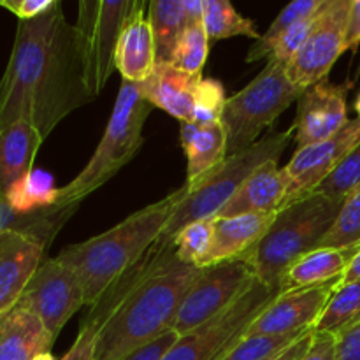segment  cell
I'll return each instance as SVG.
<instances>
[{
    "instance_id": "10",
    "label": "cell",
    "mask_w": 360,
    "mask_h": 360,
    "mask_svg": "<svg viewBox=\"0 0 360 360\" xmlns=\"http://www.w3.org/2000/svg\"><path fill=\"white\" fill-rule=\"evenodd\" d=\"M255 281V273L241 259L200 267L199 276L188 288L176 313L172 329L183 336L217 319L236 304Z\"/></svg>"
},
{
    "instance_id": "32",
    "label": "cell",
    "mask_w": 360,
    "mask_h": 360,
    "mask_svg": "<svg viewBox=\"0 0 360 360\" xmlns=\"http://www.w3.org/2000/svg\"><path fill=\"white\" fill-rule=\"evenodd\" d=\"M320 246L327 248L360 246V185L345 199L333 229L327 232Z\"/></svg>"
},
{
    "instance_id": "2",
    "label": "cell",
    "mask_w": 360,
    "mask_h": 360,
    "mask_svg": "<svg viewBox=\"0 0 360 360\" xmlns=\"http://www.w3.org/2000/svg\"><path fill=\"white\" fill-rule=\"evenodd\" d=\"M200 267L181 262L174 246H151L95 304L108 313L97 336V360H120L150 343L172 322Z\"/></svg>"
},
{
    "instance_id": "46",
    "label": "cell",
    "mask_w": 360,
    "mask_h": 360,
    "mask_svg": "<svg viewBox=\"0 0 360 360\" xmlns=\"http://www.w3.org/2000/svg\"><path fill=\"white\" fill-rule=\"evenodd\" d=\"M32 360H56V359H55V355L51 354V352H44V354L35 355V357Z\"/></svg>"
},
{
    "instance_id": "44",
    "label": "cell",
    "mask_w": 360,
    "mask_h": 360,
    "mask_svg": "<svg viewBox=\"0 0 360 360\" xmlns=\"http://www.w3.org/2000/svg\"><path fill=\"white\" fill-rule=\"evenodd\" d=\"M311 336H313V329L308 330L306 334H302L299 340H295L294 343L288 345L287 348H283L281 352H278V354L271 355L269 359L266 360H301L302 355L306 354V350H308L309 343H311Z\"/></svg>"
},
{
    "instance_id": "8",
    "label": "cell",
    "mask_w": 360,
    "mask_h": 360,
    "mask_svg": "<svg viewBox=\"0 0 360 360\" xmlns=\"http://www.w3.org/2000/svg\"><path fill=\"white\" fill-rule=\"evenodd\" d=\"M137 0H81L77 4L76 28L84 77L91 98L104 90L116 70L115 56L120 34Z\"/></svg>"
},
{
    "instance_id": "42",
    "label": "cell",
    "mask_w": 360,
    "mask_h": 360,
    "mask_svg": "<svg viewBox=\"0 0 360 360\" xmlns=\"http://www.w3.org/2000/svg\"><path fill=\"white\" fill-rule=\"evenodd\" d=\"M336 360H360V322L336 336Z\"/></svg>"
},
{
    "instance_id": "37",
    "label": "cell",
    "mask_w": 360,
    "mask_h": 360,
    "mask_svg": "<svg viewBox=\"0 0 360 360\" xmlns=\"http://www.w3.org/2000/svg\"><path fill=\"white\" fill-rule=\"evenodd\" d=\"M224 84L213 77H202L195 95V123L221 122L224 108L227 104Z\"/></svg>"
},
{
    "instance_id": "22",
    "label": "cell",
    "mask_w": 360,
    "mask_h": 360,
    "mask_svg": "<svg viewBox=\"0 0 360 360\" xmlns=\"http://www.w3.org/2000/svg\"><path fill=\"white\" fill-rule=\"evenodd\" d=\"M179 139L186 155L188 186L206 178L227 158V132L221 122L183 123Z\"/></svg>"
},
{
    "instance_id": "1",
    "label": "cell",
    "mask_w": 360,
    "mask_h": 360,
    "mask_svg": "<svg viewBox=\"0 0 360 360\" xmlns=\"http://www.w3.org/2000/svg\"><path fill=\"white\" fill-rule=\"evenodd\" d=\"M76 28L62 2L42 16L18 21L9 63L0 79V127L28 122L42 137L91 102Z\"/></svg>"
},
{
    "instance_id": "30",
    "label": "cell",
    "mask_w": 360,
    "mask_h": 360,
    "mask_svg": "<svg viewBox=\"0 0 360 360\" xmlns=\"http://www.w3.org/2000/svg\"><path fill=\"white\" fill-rule=\"evenodd\" d=\"M323 2H326V0H295V2L288 4V6L278 14L276 20L271 23V27L253 42L248 55H246V62L253 63L259 62V60L269 58L271 51H273L278 39H280L292 25L301 21L302 18L309 16V14L316 13V11L322 7Z\"/></svg>"
},
{
    "instance_id": "15",
    "label": "cell",
    "mask_w": 360,
    "mask_h": 360,
    "mask_svg": "<svg viewBox=\"0 0 360 360\" xmlns=\"http://www.w3.org/2000/svg\"><path fill=\"white\" fill-rule=\"evenodd\" d=\"M348 88V84L340 86L323 79L302 91L292 125L297 150L330 139L347 125L350 120L347 108Z\"/></svg>"
},
{
    "instance_id": "33",
    "label": "cell",
    "mask_w": 360,
    "mask_h": 360,
    "mask_svg": "<svg viewBox=\"0 0 360 360\" xmlns=\"http://www.w3.org/2000/svg\"><path fill=\"white\" fill-rule=\"evenodd\" d=\"M213 239V220L192 221L174 238V252L181 262L199 267Z\"/></svg>"
},
{
    "instance_id": "11",
    "label": "cell",
    "mask_w": 360,
    "mask_h": 360,
    "mask_svg": "<svg viewBox=\"0 0 360 360\" xmlns=\"http://www.w3.org/2000/svg\"><path fill=\"white\" fill-rule=\"evenodd\" d=\"M18 304L34 313L56 341L70 316L86 306V301L77 274L53 257L39 266Z\"/></svg>"
},
{
    "instance_id": "36",
    "label": "cell",
    "mask_w": 360,
    "mask_h": 360,
    "mask_svg": "<svg viewBox=\"0 0 360 360\" xmlns=\"http://www.w3.org/2000/svg\"><path fill=\"white\" fill-rule=\"evenodd\" d=\"M320 11H322V7H320L316 13L309 14V16L302 18L301 21H297V23L292 25V27L288 28V30L285 32L280 39H278L276 44H274L273 51H271L269 58L267 60H273V62H278V63H281V65L288 67V63H290L292 60L297 56V53L301 51L302 46H304V42L308 41L309 34L313 32L316 20H319V16H320Z\"/></svg>"
},
{
    "instance_id": "9",
    "label": "cell",
    "mask_w": 360,
    "mask_h": 360,
    "mask_svg": "<svg viewBox=\"0 0 360 360\" xmlns=\"http://www.w3.org/2000/svg\"><path fill=\"white\" fill-rule=\"evenodd\" d=\"M280 295L259 280L236 304L195 330L179 336L162 360H220L246 334L253 320Z\"/></svg>"
},
{
    "instance_id": "27",
    "label": "cell",
    "mask_w": 360,
    "mask_h": 360,
    "mask_svg": "<svg viewBox=\"0 0 360 360\" xmlns=\"http://www.w3.org/2000/svg\"><path fill=\"white\" fill-rule=\"evenodd\" d=\"M56 197H58V188L55 186L53 176L44 171L32 169L28 174H25L11 186L6 195V202L16 213L28 214L55 207Z\"/></svg>"
},
{
    "instance_id": "29",
    "label": "cell",
    "mask_w": 360,
    "mask_h": 360,
    "mask_svg": "<svg viewBox=\"0 0 360 360\" xmlns=\"http://www.w3.org/2000/svg\"><path fill=\"white\" fill-rule=\"evenodd\" d=\"M357 322H360V280L340 283L320 315L315 330L338 336Z\"/></svg>"
},
{
    "instance_id": "5",
    "label": "cell",
    "mask_w": 360,
    "mask_h": 360,
    "mask_svg": "<svg viewBox=\"0 0 360 360\" xmlns=\"http://www.w3.org/2000/svg\"><path fill=\"white\" fill-rule=\"evenodd\" d=\"M153 105L141 94L139 83L122 81L111 118L97 150L79 174L60 186L55 207H77L91 192L125 167L143 146V129Z\"/></svg>"
},
{
    "instance_id": "19",
    "label": "cell",
    "mask_w": 360,
    "mask_h": 360,
    "mask_svg": "<svg viewBox=\"0 0 360 360\" xmlns=\"http://www.w3.org/2000/svg\"><path fill=\"white\" fill-rule=\"evenodd\" d=\"M146 7V2L137 0V6L123 25L116 46V70L122 74L123 81L130 83L146 81L157 67V49L151 25L144 11Z\"/></svg>"
},
{
    "instance_id": "12",
    "label": "cell",
    "mask_w": 360,
    "mask_h": 360,
    "mask_svg": "<svg viewBox=\"0 0 360 360\" xmlns=\"http://www.w3.org/2000/svg\"><path fill=\"white\" fill-rule=\"evenodd\" d=\"M352 0H326L315 28L301 51L288 63L287 74L292 83L304 91L311 84L327 79L330 69L345 49L348 14Z\"/></svg>"
},
{
    "instance_id": "17",
    "label": "cell",
    "mask_w": 360,
    "mask_h": 360,
    "mask_svg": "<svg viewBox=\"0 0 360 360\" xmlns=\"http://www.w3.org/2000/svg\"><path fill=\"white\" fill-rule=\"evenodd\" d=\"M276 213L213 218V239L199 267H210L248 255L273 225Z\"/></svg>"
},
{
    "instance_id": "6",
    "label": "cell",
    "mask_w": 360,
    "mask_h": 360,
    "mask_svg": "<svg viewBox=\"0 0 360 360\" xmlns=\"http://www.w3.org/2000/svg\"><path fill=\"white\" fill-rule=\"evenodd\" d=\"M294 141V127L285 132H271L252 148L225 158L217 169L195 185H186V193L165 225L157 246H171L181 229L192 221L213 220L221 207L238 193L253 172L271 160H280L281 153Z\"/></svg>"
},
{
    "instance_id": "39",
    "label": "cell",
    "mask_w": 360,
    "mask_h": 360,
    "mask_svg": "<svg viewBox=\"0 0 360 360\" xmlns=\"http://www.w3.org/2000/svg\"><path fill=\"white\" fill-rule=\"evenodd\" d=\"M178 340L179 334L174 329H169L162 333L160 336L155 338V340H151L150 343L136 348V350L130 352L129 355H125V357L120 360H162L165 357V354L174 347Z\"/></svg>"
},
{
    "instance_id": "31",
    "label": "cell",
    "mask_w": 360,
    "mask_h": 360,
    "mask_svg": "<svg viewBox=\"0 0 360 360\" xmlns=\"http://www.w3.org/2000/svg\"><path fill=\"white\" fill-rule=\"evenodd\" d=\"M207 51H210V39L204 30V20L188 23L185 25V30L176 44L171 63L185 72L202 76Z\"/></svg>"
},
{
    "instance_id": "21",
    "label": "cell",
    "mask_w": 360,
    "mask_h": 360,
    "mask_svg": "<svg viewBox=\"0 0 360 360\" xmlns=\"http://www.w3.org/2000/svg\"><path fill=\"white\" fill-rule=\"evenodd\" d=\"M53 343L41 320L21 304L0 313V360H32L51 352Z\"/></svg>"
},
{
    "instance_id": "23",
    "label": "cell",
    "mask_w": 360,
    "mask_h": 360,
    "mask_svg": "<svg viewBox=\"0 0 360 360\" xmlns=\"http://www.w3.org/2000/svg\"><path fill=\"white\" fill-rule=\"evenodd\" d=\"M44 137L28 122L0 127V200L11 186L34 169V160Z\"/></svg>"
},
{
    "instance_id": "13",
    "label": "cell",
    "mask_w": 360,
    "mask_h": 360,
    "mask_svg": "<svg viewBox=\"0 0 360 360\" xmlns=\"http://www.w3.org/2000/svg\"><path fill=\"white\" fill-rule=\"evenodd\" d=\"M359 143L360 120L355 118L348 120L347 125L330 139L295 150L294 157L283 167L288 178L287 199L283 207L315 192Z\"/></svg>"
},
{
    "instance_id": "28",
    "label": "cell",
    "mask_w": 360,
    "mask_h": 360,
    "mask_svg": "<svg viewBox=\"0 0 360 360\" xmlns=\"http://www.w3.org/2000/svg\"><path fill=\"white\" fill-rule=\"evenodd\" d=\"M204 2V30L210 41L231 37L259 39L255 21L248 20L234 9L229 0H202Z\"/></svg>"
},
{
    "instance_id": "4",
    "label": "cell",
    "mask_w": 360,
    "mask_h": 360,
    "mask_svg": "<svg viewBox=\"0 0 360 360\" xmlns=\"http://www.w3.org/2000/svg\"><path fill=\"white\" fill-rule=\"evenodd\" d=\"M343 202L309 193L288 204L278 211L262 241L241 260L252 267L260 283L280 290V281L288 267L302 255L320 248Z\"/></svg>"
},
{
    "instance_id": "18",
    "label": "cell",
    "mask_w": 360,
    "mask_h": 360,
    "mask_svg": "<svg viewBox=\"0 0 360 360\" xmlns=\"http://www.w3.org/2000/svg\"><path fill=\"white\" fill-rule=\"evenodd\" d=\"M202 76L188 74L172 63H157L153 74L139 83L141 94L155 108L181 123H195V95Z\"/></svg>"
},
{
    "instance_id": "24",
    "label": "cell",
    "mask_w": 360,
    "mask_h": 360,
    "mask_svg": "<svg viewBox=\"0 0 360 360\" xmlns=\"http://www.w3.org/2000/svg\"><path fill=\"white\" fill-rule=\"evenodd\" d=\"M359 246L352 248H320L306 253L295 260L280 281V292L297 290V288L316 287V285L341 281Z\"/></svg>"
},
{
    "instance_id": "40",
    "label": "cell",
    "mask_w": 360,
    "mask_h": 360,
    "mask_svg": "<svg viewBox=\"0 0 360 360\" xmlns=\"http://www.w3.org/2000/svg\"><path fill=\"white\" fill-rule=\"evenodd\" d=\"M56 0H0V7L11 11L18 21H30L48 13Z\"/></svg>"
},
{
    "instance_id": "41",
    "label": "cell",
    "mask_w": 360,
    "mask_h": 360,
    "mask_svg": "<svg viewBox=\"0 0 360 360\" xmlns=\"http://www.w3.org/2000/svg\"><path fill=\"white\" fill-rule=\"evenodd\" d=\"M301 360H336V336L313 329L311 343Z\"/></svg>"
},
{
    "instance_id": "45",
    "label": "cell",
    "mask_w": 360,
    "mask_h": 360,
    "mask_svg": "<svg viewBox=\"0 0 360 360\" xmlns=\"http://www.w3.org/2000/svg\"><path fill=\"white\" fill-rule=\"evenodd\" d=\"M357 280H360V246H359L357 253H355V257L352 259L350 266H348V269H347V273H345L341 283H352V281H357Z\"/></svg>"
},
{
    "instance_id": "20",
    "label": "cell",
    "mask_w": 360,
    "mask_h": 360,
    "mask_svg": "<svg viewBox=\"0 0 360 360\" xmlns=\"http://www.w3.org/2000/svg\"><path fill=\"white\" fill-rule=\"evenodd\" d=\"M287 174L278 167V160H271L250 176L238 193L221 207L218 217L278 213L287 199Z\"/></svg>"
},
{
    "instance_id": "14",
    "label": "cell",
    "mask_w": 360,
    "mask_h": 360,
    "mask_svg": "<svg viewBox=\"0 0 360 360\" xmlns=\"http://www.w3.org/2000/svg\"><path fill=\"white\" fill-rule=\"evenodd\" d=\"M341 281L280 292L276 299L253 320L246 336H287L315 329L327 302Z\"/></svg>"
},
{
    "instance_id": "43",
    "label": "cell",
    "mask_w": 360,
    "mask_h": 360,
    "mask_svg": "<svg viewBox=\"0 0 360 360\" xmlns=\"http://www.w3.org/2000/svg\"><path fill=\"white\" fill-rule=\"evenodd\" d=\"M360 44V0H352L348 14L347 34H345V49H357Z\"/></svg>"
},
{
    "instance_id": "7",
    "label": "cell",
    "mask_w": 360,
    "mask_h": 360,
    "mask_svg": "<svg viewBox=\"0 0 360 360\" xmlns=\"http://www.w3.org/2000/svg\"><path fill=\"white\" fill-rule=\"evenodd\" d=\"M301 94L302 90L288 77L287 67L267 60L255 79L227 98L221 115L227 132V157L252 148L257 137L269 129L292 102L299 101Z\"/></svg>"
},
{
    "instance_id": "35",
    "label": "cell",
    "mask_w": 360,
    "mask_h": 360,
    "mask_svg": "<svg viewBox=\"0 0 360 360\" xmlns=\"http://www.w3.org/2000/svg\"><path fill=\"white\" fill-rule=\"evenodd\" d=\"M306 333L308 330L287 334V336H246L245 334L220 360H266L287 348Z\"/></svg>"
},
{
    "instance_id": "34",
    "label": "cell",
    "mask_w": 360,
    "mask_h": 360,
    "mask_svg": "<svg viewBox=\"0 0 360 360\" xmlns=\"http://www.w3.org/2000/svg\"><path fill=\"white\" fill-rule=\"evenodd\" d=\"M360 185V143L336 169L326 178V181L313 193H320L334 200H345Z\"/></svg>"
},
{
    "instance_id": "38",
    "label": "cell",
    "mask_w": 360,
    "mask_h": 360,
    "mask_svg": "<svg viewBox=\"0 0 360 360\" xmlns=\"http://www.w3.org/2000/svg\"><path fill=\"white\" fill-rule=\"evenodd\" d=\"M101 327L97 320L84 316L72 347L60 360H97V336Z\"/></svg>"
},
{
    "instance_id": "16",
    "label": "cell",
    "mask_w": 360,
    "mask_h": 360,
    "mask_svg": "<svg viewBox=\"0 0 360 360\" xmlns=\"http://www.w3.org/2000/svg\"><path fill=\"white\" fill-rule=\"evenodd\" d=\"M48 246L21 232L0 234V313L18 304L35 271L44 262Z\"/></svg>"
},
{
    "instance_id": "47",
    "label": "cell",
    "mask_w": 360,
    "mask_h": 360,
    "mask_svg": "<svg viewBox=\"0 0 360 360\" xmlns=\"http://www.w3.org/2000/svg\"><path fill=\"white\" fill-rule=\"evenodd\" d=\"M354 108H355V111H357V118L360 120V91H359L357 98H355V104H354Z\"/></svg>"
},
{
    "instance_id": "26",
    "label": "cell",
    "mask_w": 360,
    "mask_h": 360,
    "mask_svg": "<svg viewBox=\"0 0 360 360\" xmlns=\"http://www.w3.org/2000/svg\"><path fill=\"white\" fill-rule=\"evenodd\" d=\"M148 21L153 32L157 63H171L176 44L185 30V2L153 0L148 4Z\"/></svg>"
},
{
    "instance_id": "25",
    "label": "cell",
    "mask_w": 360,
    "mask_h": 360,
    "mask_svg": "<svg viewBox=\"0 0 360 360\" xmlns=\"http://www.w3.org/2000/svg\"><path fill=\"white\" fill-rule=\"evenodd\" d=\"M76 207H48V210L35 211V213L21 214L16 213L6 200H0V234L4 232H21L37 238L49 248L51 241L62 225L72 217Z\"/></svg>"
},
{
    "instance_id": "3",
    "label": "cell",
    "mask_w": 360,
    "mask_h": 360,
    "mask_svg": "<svg viewBox=\"0 0 360 360\" xmlns=\"http://www.w3.org/2000/svg\"><path fill=\"white\" fill-rule=\"evenodd\" d=\"M186 193V183L164 199L136 211L109 231L69 245L56 255L77 274L86 306H94L127 271L144 259Z\"/></svg>"
}]
</instances>
